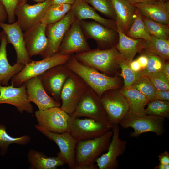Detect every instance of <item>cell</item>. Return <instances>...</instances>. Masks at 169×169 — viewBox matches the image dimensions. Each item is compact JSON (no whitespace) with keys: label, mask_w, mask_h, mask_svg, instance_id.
Wrapping results in <instances>:
<instances>
[{"label":"cell","mask_w":169,"mask_h":169,"mask_svg":"<svg viewBox=\"0 0 169 169\" xmlns=\"http://www.w3.org/2000/svg\"><path fill=\"white\" fill-rule=\"evenodd\" d=\"M65 64L79 76L100 97L105 91L120 87V79L117 76H109L84 64L79 61L73 54Z\"/></svg>","instance_id":"1"},{"label":"cell","mask_w":169,"mask_h":169,"mask_svg":"<svg viewBox=\"0 0 169 169\" xmlns=\"http://www.w3.org/2000/svg\"><path fill=\"white\" fill-rule=\"evenodd\" d=\"M113 133L110 130L99 137L78 141L75 156L76 169H96L95 161L107 150Z\"/></svg>","instance_id":"2"},{"label":"cell","mask_w":169,"mask_h":169,"mask_svg":"<svg viewBox=\"0 0 169 169\" xmlns=\"http://www.w3.org/2000/svg\"><path fill=\"white\" fill-rule=\"evenodd\" d=\"M74 55L81 63L110 76L116 72L120 61L123 59L115 47L105 49H90Z\"/></svg>","instance_id":"3"},{"label":"cell","mask_w":169,"mask_h":169,"mask_svg":"<svg viewBox=\"0 0 169 169\" xmlns=\"http://www.w3.org/2000/svg\"><path fill=\"white\" fill-rule=\"evenodd\" d=\"M70 116L91 118L112 128L113 126L103 106L100 97L88 86Z\"/></svg>","instance_id":"4"},{"label":"cell","mask_w":169,"mask_h":169,"mask_svg":"<svg viewBox=\"0 0 169 169\" xmlns=\"http://www.w3.org/2000/svg\"><path fill=\"white\" fill-rule=\"evenodd\" d=\"M72 55L62 54L58 52L41 60H32L24 65L22 70L11 79V84L19 87L27 80L41 75L53 67L65 64Z\"/></svg>","instance_id":"5"},{"label":"cell","mask_w":169,"mask_h":169,"mask_svg":"<svg viewBox=\"0 0 169 169\" xmlns=\"http://www.w3.org/2000/svg\"><path fill=\"white\" fill-rule=\"evenodd\" d=\"M165 118L152 115L146 114L137 116L127 114L119 122L122 128L131 127L134 131L129 136L137 138L142 134L152 132L159 136L165 132L164 124Z\"/></svg>","instance_id":"6"},{"label":"cell","mask_w":169,"mask_h":169,"mask_svg":"<svg viewBox=\"0 0 169 169\" xmlns=\"http://www.w3.org/2000/svg\"><path fill=\"white\" fill-rule=\"evenodd\" d=\"M112 128L91 118L70 116L68 132L78 142L99 137Z\"/></svg>","instance_id":"7"},{"label":"cell","mask_w":169,"mask_h":169,"mask_svg":"<svg viewBox=\"0 0 169 169\" xmlns=\"http://www.w3.org/2000/svg\"><path fill=\"white\" fill-rule=\"evenodd\" d=\"M87 86L86 83L79 76L71 71L61 90L60 108L71 115Z\"/></svg>","instance_id":"8"},{"label":"cell","mask_w":169,"mask_h":169,"mask_svg":"<svg viewBox=\"0 0 169 169\" xmlns=\"http://www.w3.org/2000/svg\"><path fill=\"white\" fill-rule=\"evenodd\" d=\"M81 26L86 37L94 40L98 48L107 49L115 47L119 40L117 30L107 28L93 20H80Z\"/></svg>","instance_id":"9"},{"label":"cell","mask_w":169,"mask_h":169,"mask_svg":"<svg viewBox=\"0 0 169 169\" xmlns=\"http://www.w3.org/2000/svg\"><path fill=\"white\" fill-rule=\"evenodd\" d=\"M35 115L38 127L55 133L68 131L70 115L60 107L38 110L35 111Z\"/></svg>","instance_id":"10"},{"label":"cell","mask_w":169,"mask_h":169,"mask_svg":"<svg viewBox=\"0 0 169 169\" xmlns=\"http://www.w3.org/2000/svg\"><path fill=\"white\" fill-rule=\"evenodd\" d=\"M76 19L75 15L71 9L59 21L47 25L46 34L48 44L46 51L41 56L43 59L51 56L58 52L66 33Z\"/></svg>","instance_id":"11"},{"label":"cell","mask_w":169,"mask_h":169,"mask_svg":"<svg viewBox=\"0 0 169 169\" xmlns=\"http://www.w3.org/2000/svg\"><path fill=\"white\" fill-rule=\"evenodd\" d=\"M103 106L113 125H118L128 114L127 100L118 89L108 90L100 97Z\"/></svg>","instance_id":"12"},{"label":"cell","mask_w":169,"mask_h":169,"mask_svg":"<svg viewBox=\"0 0 169 169\" xmlns=\"http://www.w3.org/2000/svg\"><path fill=\"white\" fill-rule=\"evenodd\" d=\"M71 72L65 64H62L49 69L40 75L44 89L55 100L60 102L62 88Z\"/></svg>","instance_id":"13"},{"label":"cell","mask_w":169,"mask_h":169,"mask_svg":"<svg viewBox=\"0 0 169 169\" xmlns=\"http://www.w3.org/2000/svg\"><path fill=\"white\" fill-rule=\"evenodd\" d=\"M35 128L58 145L60 152L57 155L60 156L71 169H76L75 162V149L78 141L68 131L55 133L42 129L37 125Z\"/></svg>","instance_id":"14"},{"label":"cell","mask_w":169,"mask_h":169,"mask_svg":"<svg viewBox=\"0 0 169 169\" xmlns=\"http://www.w3.org/2000/svg\"><path fill=\"white\" fill-rule=\"evenodd\" d=\"M90 49L80 21L76 19L66 33L58 52L62 54L72 55Z\"/></svg>","instance_id":"15"},{"label":"cell","mask_w":169,"mask_h":169,"mask_svg":"<svg viewBox=\"0 0 169 169\" xmlns=\"http://www.w3.org/2000/svg\"><path fill=\"white\" fill-rule=\"evenodd\" d=\"M113 135L106 153L96 160L100 169H116L119 166L118 157L125 151L127 142L119 137L120 128L118 125H113L112 128Z\"/></svg>","instance_id":"16"},{"label":"cell","mask_w":169,"mask_h":169,"mask_svg":"<svg viewBox=\"0 0 169 169\" xmlns=\"http://www.w3.org/2000/svg\"><path fill=\"white\" fill-rule=\"evenodd\" d=\"M52 0L45 1L34 5L26 3L18 6L15 11L17 20L23 31L40 23L48 8L51 5Z\"/></svg>","instance_id":"17"},{"label":"cell","mask_w":169,"mask_h":169,"mask_svg":"<svg viewBox=\"0 0 169 169\" xmlns=\"http://www.w3.org/2000/svg\"><path fill=\"white\" fill-rule=\"evenodd\" d=\"M7 104L14 106L20 113L25 112L31 114L33 108L28 99L24 83L16 87L10 86L0 85V104Z\"/></svg>","instance_id":"18"},{"label":"cell","mask_w":169,"mask_h":169,"mask_svg":"<svg viewBox=\"0 0 169 169\" xmlns=\"http://www.w3.org/2000/svg\"><path fill=\"white\" fill-rule=\"evenodd\" d=\"M46 26L40 22L24 31L25 47L30 57L37 55L41 56L46 51L48 44Z\"/></svg>","instance_id":"19"},{"label":"cell","mask_w":169,"mask_h":169,"mask_svg":"<svg viewBox=\"0 0 169 169\" xmlns=\"http://www.w3.org/2000/svg\"><path fill=\"white\" fill-rule=\"evenodd\" d=\"M0 27L5 33L8 42L15 49L16 63L25 65L30 62L32 60L26 48L23 30L18 21L9 24L0 22Z\"/></svg>","instance_id":"20"},{"label":"cell","mask_w":169,"mask_h":169,"mask_svg":"<svg viewBox=\"0 0 169 169\" xmlns=\"http://www.w3.org/2000/svg\"><path fill=\"white\" fill-rule=\"evenodd\" d=\"M24 83L29 101L34 103L39 110L61 106V102L55 100L46 92L41 83L40 75L31 78Z\"/></svg>","instance_id":"21"},{"label":"cell","mask_w":169,"mask_h":169,"mask_svg":"<svg viewBox=\"0 0 169 169\" xmlns=\"http://www.w3.org/2000/svg\"><path fill=\"white\" fill-rule=\"evenodd\" d=\"M116 15L117 29L126 34L132 24L138 8L126 0H111Z\"/></svg>","instance_id":"22"},{"label":"cell","mask_w":169,"mask_h":169,"mask_svg":"<svg viewBox=\"0 0 169 169\" xmlns=\"http://www.w3.org/2000/svg\"><path fill=\"white\" fill-rule=\"evenodd\" d=\"M0 45V85H8V82L20 72L24 65L16 63L11 65L7 56V45L8 43L6 36L3 30L1 32Z\"/></svg>","instance_id":"23"},{"label":"cell","mask_w":169,"mask_h":169,"mask_svg":"<svg viewBox=\"0 0 169 169\" xmlns=\"http://www.w3.org/2000/svg\"><path fill=\"white\" fill-rule=\"evenodd\" d=\"M132 5L137 8L142 15L147 18L159 23L169 25V1L166 2L158 1L154 3Z\"/></svg>","instance_id":"24"},{"label":"cell","mask_w":169,"mask_h":169,"mask_svg":"<svg viewBox=\"0 0 169 169\" xmlns=\"http://www.w3.org/2000/svg\"><path fill=\"white\" fill-rule=\"evenodd\" d=\"M71 9L76 19L80 21L86 19H92L107 28L117 30L115 21L101 17L85 1L76 0L72 5Z\"/></svg>","instance_id":"25"},{"label":"cell","mask_w":169,"mask_h":169,"mask_svg":"<svg viewBox=\"0 0 169 169\" xmlns=\"http://www.w3.org/2000/svg\"><path fill=\"white\" fill-rule=\"evenodd\" d=\"M119 40L115 48L129 64L133 60L137 53L145 49L147 41L142 39H135L127 36L119 29Z\"/></svg>","instance_id":"26"},{"label":"cell","mask_w":169,"mask_h":169,"mask_svg":"<svg viewBox=\"0 0 169 169\" xmlns=\"http://www.w3.org/2000/svg\"><path fill=\"white\" fill-rule=\"evenodd\" d=\"M31 169H55L65 164L59 156L49 157L43 153L33 149L30 150L27 154Z\"/></svg>","instance_id":"27"},{"label":"cell","mask_w":169,"mask_h":169,"mask_svg":"<svg viewBox=\"0 0 169 169\" xmlns=\"http://www.w3.org/2000/svg\"><path fill=\"white\" fill-rule=\"evenodd\" d=\"M126 98L129 106L128 115L137 116L146 115L145 107L149 101L142 93L133 88L120 90Z\"/></svg>","instance_id":"28"},{"label":"cell","mask_w":169,"mask_h":169,"mask_svg":"<svg viewBox=\"0 0 169 169\" xmlns=\"http://www.w3.org/2000/svg\"><path fill=\"white\" fill-rule=\"evenodd\" d=\"M72 6L66 4L51 5L45 12L40 22L46 25L56 23L66 15L71 9Z\"/></svg>","instance_id":"29"},{"label":"cell","mask_w":169,"mask_h":169,"mask_svg":"<svg viewBox=\"0 0 169 169\" xmlns=\"http://www.w3.org/2000/svg\"><path fill=\"white\" fill-rule=\"evenodd\" d=\"M144 50L167 61L169 59V39L151 36V39L147 41Z\"/></svg>","instance_id":"30"},{"label":"cell","mask_w":169,"mask_h":169,"mask_svg":"<svg viewBox=\"0 0 169 169\" xmlns=\"http://www.w3.org/2000/svg\"><path fill=\"white\" fill-rule=\"evenodd\" d=\"M30 137L28 135L19 137L10 136L7 132L6 127L3 125H0V150L1 155L6 154L9 145L12 144L25 145L29 142Z\"/></svg>","instance_id":"31"},{"label":"cell","mask_w":169,"mask_h":169,"mask_svg":"<svg viewBox=\"0 0 169 169\" xmlns=\"http://www.w3.org/2000/svg\"><path fill=\"white\" fill-rule=\"evenodd\" d=\"M125 35L133 39H142L147 41L151 38V36L146 29L142 14L138 9L134 20Z\"/></svg>","instance_id":"32"},{"label":"cell","mask_w":169,"mask_h":169,"mask_svg":"<svg viewBox=\"0 0 169 169\" xmlns=\"http://www.w3.org/2000/svg\"><path fill=\"white\" fill-rule=\"evenodd\" d=\"M142 16L146 29L151 36L169 39V25L151 20L142 15Z\"/></svg>","instance_id":"33"},{"label":"cell","mask_w":169,"mask_h":169,"mask_svg":"<svg viewBox=\"0 0 169 169\" xmlns=\"http://www.w3.org/2000/svg\"><path fill=\"white\" fill-rule=\"evenodd\" d=\"M130 88L139 91L149 101L155 100L156 89L147 76L142 75L134 82Z\"/></svg>","instance_id":"34"},{"label":"cell","mask_w":169,"mask_h":169,"mask_svg":"<svg viewBox=\"0 0 169 169\" xmlns=\"http://www.w3.org/2000/svg\"><path fill=\"white\" fill-rule=\"evenodd\" d=\"M147 105L146 109L147 114L169 118V101L154 100L149 101Z\"/></svg>","instance_id":"35"},{"label":"cell","mask_w":169,"mask_h":169,"mask_svg":"<svg viewBox=\"0 0 169 169\" xmlns=\"http://www.w3.org/2000/svg\"><path fill=\"white\" fill-rule=\"evenodd\" d=\"M119 65L121 70L120 75L124 80L123 88H130L134 82L142 75L141 71L139 72L133 71L124 59L120 61Z\"/></svg>","instance_id":"36"},{"label":"cell","mask_w":169,"mask_h":169,"mask_svg":"<svg viewBox=\"0 0 169 169\" xmlns=\"http://www.w3.org/2000/svg\"><path fill=\"white\" fill-rule=\"evenodd\" d=\"M95 10L116 21V15L111 0H85Z\"/></svg>","instance_id":"37"},{"label":"cell","mask_w":169,"mask_h":169,"mask_svg":"<svg viewBox=\"0 0 169 169\" xmlns=\"http://www.w3.org/2000/svg\"><path fill=\"white\" fill-rule=\"evenodd\" d=\"M143 53L147 56L148 62L146 68L141 71L142 75L147 76L162 70L165 60L145 50Z\"/></svg>","instance_id":"38"},{"label":"cell","mask_w":169,"mask_h":169,"mask_svg":"<svg viewBox=\"0 0 169 169\" xmlns=\"http://www.w3.org/2000/svg\"><path fill=\"white\" fill-rule=\"evenodd\" d=\"M147 76L156 90H169V80L166 78L162 71L149 74Z\"/></svg>","instance_id":"39"},{"label":"cell","mask_w":169,"mask_h":169,"mask_svg":"<svg viewBox=\"0 0 169 169\" xmlns=\"http://www.w3.org/2000/svg\"><path fill=\"white\" fill-rule=\"evenodd\" d=\"M19 0H0L5 7L7 14L9 23L15 22V11Z\"/></svg>","instance_id":"40"},{"label":"cell","mask_w":169,"mask_h":169,"mask_svg":"<svg viewBox=\"0 0 169 169\" xmlns=\"http://www.w3.org/2000/svg\"><path fill=\"white\" fill-rule=\"evenodd\" d=\"M155 100L169 101V90H156Z\"/></svg>","instance_id":"41"},{"label":"cell","mask_w":169,"mask_h":169,"mask_svg":"<svg viewBox=\"0 0 169 169\" xmlns=\"http://www.w3.org/2000/svg\"><path fill=\"white\" fill-rule=\"evenodd\" d=\"M139 62L141 68V71L145 69L146 67L148 58L147 56L143 53L137 59Z\"/></svg>","instance_id":"42"},{"label":"cell","mask_w":169,"mask_h":169,"mask_svg":"<svg viewBox=\"0 0 169 169\" xmlns=\"http://www.w3.org/2000/svg\"><path fill=\"white\" fill-rule=\"evenodd\" d=\"M160 163L169 164V153L166 151L160 153L158 156Z\"/></svg>","instance_id":"43"},{"label":"cell","mask_w":169,"mask_h":169,"mask_svg":"<svg viewBox=\"0 0 169 169\" xmlns=\"http://www.w3.org/2000/svg\"><path fill=\"white\" fill-rule=\"evenodd\" d=\"M129 66L131 69L135 72H139L141 71V66L137 59L133 60L129 64Z\"/></svg>","instance_id":"44"},{"label":"cell","mask_w":169,"mask_h":169,"mask_svg":"<svg viewBox=\"0 0 169 169\" xmlns=\"http://www.w3.org/2000/svg\"><path fill=\"white\" fill-rule=\"evenodd\" d=\"M7 18V11L4 5L0 1V22H4Z\"/></svg>","instance_id":"45"},{"label":"cell","mask_w":169,"mask_h":169,"mask_svg":"<svg viewBox=\"0 0 169 169\" xmlns=\"http://www.w3.org/2000/svg\"><path fill=\"white\" fill-rule=\"evenodd\" d=\"M76 0H52L51 5L54 4H66L72 5Z\"/></svg>","instance_id":"46"},{"label":"cell","mask_w":169,"mask_h":169,"mask_svg":"<svg viewBox=\"0 0 169 169\" xmlns=\"http://www.w3.org/2000/svg\"><path fill=\"white\" fill-rule=\"evenodd\" d=\"M132 4L141 3H152L156 2L158 0H126Z\"/></svg>","instance_id":"47"},{"label":"cell","mask_w":169,"mask_h":169,"mask_svg":"<svg viewBox=\"0 0 169 169\" xmlns=\"http://www.w3.org/2000/svg\"><path fill=\"white\" fill-rule=\"evenodd\" d=\"M162 71L166 78L169 80V64L166 61L164 62Z\"/></svg>","instance_id":"48"},{"label":"cell","mask_w":169,"mask_h":169,"mask_svg":"<svg viewBox=\"0 0 169 169\" xmlns=\"http://www.w3.org/2000/svg\"><path fill=\"white\" fill-rule=\"evenodd\" d=\"M154 169H169V164H164L160 163L155 167Z\"/></svg>","instance_id":"49"},{"label":"cell","mask_w":169,"mask_h":169,"mask_svg":"<svg viewBox=\"0 0 169 169\" xmlns=\"http://www.w3.org/2000/svg\"><path fill=\"white\" fill-rule=\"evenodd\" d=\"M38 3H40L43 2L45 0H33ZM27 0H19L18 5H22L23 3H26Z\"/></svg>","instance_id":"50"},{"label":"cell","mask_w":169,"mask_h":169,"mask_svg":"<svg viewBox=\"0 0 169 169\" xmlns=\"http://www.w3.org/2000/svg\"><path fill=\"white\" fill-rule=\"evenodd\" d=\"M159 1L162 2H166L169 1V0H158Z\"/></svg>","instance_id":"51"},{"label":"cell","mask_w":169,"mask_h":169,"mask_svg":"<svg viewBox=\"0 0 169 169\" xmlns=\"http://www.w3.org/2000/svg\"><path fill=\"white\" fill-rule=\"evenodd\" d=\"M0 39H1V32H0Z\"/></svg>","instance_id":"52"},{"label":"cell","mask_w":169,"mask_h":169,"mask_svg":"<svg viewBox=\"0 0 169 169\" xmlns=\"http://www.w3.org/2000/svg\"><path fill=\"white\" fill-rule=\"evenodd\" d=\"M84 0V1H85V0Z\"/></svg>","instance_id":"53"}]
</instances>
